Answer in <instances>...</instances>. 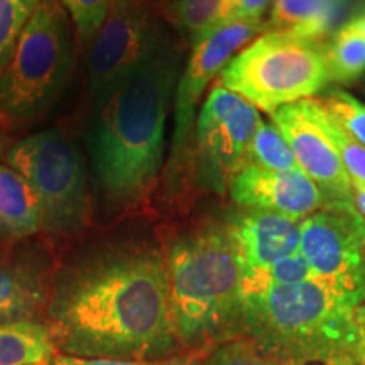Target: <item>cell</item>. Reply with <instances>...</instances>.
<instances>
[{"label":"cell","mask_w":365,"mask_h":365,"mask_svg":"<svg viewBox=\"0 0 365 365\" xmlns=\"http://www.w3.org/2000/svg\"><path fill=\"white\" fill-rule=\"evenodd\" d=\"M54 345L81 359L159 360L176 349L166 257L122 249L86 259L49 301Z\"/></svg>","instance_id":"1"},{"label":"cell","mask_w":365,"mask_h":365,"mask_svg":"<svg viewBox=\"0 0 365 365\" xmlns=\"http://www.w3.org/2000/svg\"><path fill=\"white\" fill-rule=\"evenodd\" d=\"M181 56L180 44L161 31L134 70L97 108L90 137L91 166L100 193L112 207H139L156 188Z\"/></svg>","instance_id":"2"},{"label":"cell","mask_w":365,"mask_h":365,"mask_svg":"<svg viewBox=\"0 0 365 365\" xmlns=\"http://www.w3.org/2000/svg\"><path fill=\"white\" fill-rule=\"evenodd\" d=\"M357 291L309 277L242 294L244 336L281 365H365Z\"/></svg>","instance_id":"3"},{"label":"cell","mask_w":365,"mask_h":365,"mask_svg":"<svg viewBox=\"0 0 365 365\" xmlns=\"http://www.w3.org/2000/svg\"><path fill=\"white\" fill-rule=\"evenodd\" d=\"M178 341L188 349L244 336L242 269L225 225L182 235L166 255Z\"/></svg>","instance_id":"4"},{"label":"cell","mask_w":365,"mask_h":365,"mask_svg":"<svg viewBox=\"0 0 365 365\" xmlns=\"http://www.w3.org/2000/svg\"><path fill=\"white\" fill-rule=\"evenodd\" d=\"M71 65L70 16L59 0H39L0 73V130L34 124L61 93Z\"/></svg>","instance_id":"5"},{"label":"cell","mask_w":365,"mask_h":365,"mask_svg":"<svg viewBox=\"0 0 365 365\" xmlns=\"http://www.w3.org/2000/svg\"><path fill=\"white\" fill-rule=\"evenodd\" d=\"M330 81L325 41L267 31L227 63L218 83L272 115L284 105L312 98Z\"/></svg>","instance_id":"6"},{"label":"cell","mask_w":365,"mask_h":365,"mask_svg":"<svg viewBox=\"0 0 365 365\" xmlns=\"http://www.w3.org/2000/svg\"><path fill=\"white\" fill-rule=\"evenodd\" d=\"M4 158L38 196L43 230L66 235L88 225L91 196L85 161L66 134L54 129L36 132L11 145Z\"/></svg>","instance_id":"7"},{"label":"cell","mask_w":365,"mask_h":365,"mask_svg":"<svg viewBox=\"0 0 365 365\" xmlns=\"http://www.w3.org/2000/svg\"><path fill=\"white\" fill-rule=\"evenodd\" d=\"M153 0H110L88 54V93L100 107L163 31Z\"/></svg>","instance_id":"8"},{"label":"cell","mask_w":365,"mask_h":365,"mask_svg":"<svg viewBox=\"0 0 365 365\" xmlns=\"http://www.w3.org/2000/svg\"><path fill=\"white\" fill-rule=\"evenodd\" d=\"M261 122L252 103L217 81L195 125V156L203 176L215 186L230 185L249 166L250 144Z\"/></svg>","instance_id":"9"},{"label":"cell","mask_w":365,"mask_h":365,"mask_svg":"<svg viewBox=\"0 0 365 365\" xmlns=\"http://www.w3.org/2000/svg\"><path fill=\"white\" fill-rule=\"evenodd\" d=\"M261 33H266V22L262 19L232 21L193 44L188 63L176 86L175 135L170 159L171 180H176L181 166L186 164V158H191V144H195L196 107L205 90L217 75L220 76L227 63Z\"/></svg>","instance_id":"10"},{"label":"cell","mask_w":365,"mask_h":365,"mask_svg":"<svg viewBox=\"0 0 365 365\" xmlns=\"http://www.w3.org/2000/svg\"><path fill=\"white\" fill-rule=\"evenodd\" d=\"M299 254L313 277L360 293L365 274V225L350 203L327 205L303 218Z\"/></svg>","instance_id":"11"},{"label":"cell","mask_w":365,"mask_h":365,"mask_svg":"<svg viewBox=\"0 0 365 365\" xmlns=\"http://www.w3.org/2000/svg\"><path fill=\"white\" fill-rule=\"evenodd\" d=\"M272 125L293 150L299 170L328 198V205H352V180L346 175L339 150L319 127L313 98L284 105L272 113Z\"/></svg>","instance_id":"12"},{"label":"cell","mask_w":365,"mask_h":365,"mask_svg":"<svg viewBox=\"0 0 365 365\" xmlns=\"http://www.w3.org/2000/svg\"><path fill=\"white\" fill-rule=\"evenodd\" d=\"M242 208L262 210L301 222L325 208L328 198L303 171H271L249 164L228 185Z\"/></svg>","instance_id":"13"},{"label":"cell","mask_w":365,"mask_h":365,"mask_svg":"<svg viewBox=\"0 0 365 365\" xmlns=\"http://www.w3.org/2000/svg\"><path fill=\"white\" fill-rule=\"evenodd\" d=\"M225 227L242 269V284L299 250V222L277 213L245 208Z\"/></svg>","instance_id":"14"},{"label":"cell","mask_w":365,"mask_h":365,"mask_svg":"<svg viewBox=\"0 0 365 365\" xmlns=\"http://www.w3.org/2000/svg\"><path fill=\"white\" fill-rule=\"evenodd\" d=\"M46 304L44 269L29 259H0V323L34 319Z\"/></svg>","instance_id":"15"},{"label":"cell","mask_w":365,"mask_h":365,"mask_svg":"<svg viewBox=\"0 0 365 365\" xmlns=\"http://www.w3.org/2000/svg\"><path fill=\"white\" fill-rule=\"evenodd\" d=\"M43 230V212L21 173L0 164V242H17Z\"/></svg>","instance_id":"16"},{"label":"cell","mask_w":365,"mask_h":365,"mask_svg":"<svg viewBox=\"0 0 365 365\" xmlns=\"http://www.w3.org/2000/svg\"><path fill=\"white\" fill-rule=\"evenodd\" d=\"M349 0H272L267 31L323 41Z\"/></svg>","instance_id":"17"},{"label":"cell","mask_w":365,"mask_h":365,"mask_svg":"<svg viewBox=\"0 0 365 365\" xmlns=\"http://www.w3.org/2000/svg\"><path fill=\"white\" fill-rule=\"evenodd\" d=\"M158 9L164 19L196 44L234 21L235 0H159Z\"/></svg>","instance_id":"18"},{"label":"cell","mask_w":365,"mask_h":365,"mask_svg":"<svg viewBox=\"0 0 365 365\" xmlns=\"http://www.w3.org/2000/svg\"><path fill=\"white\" fill-rule=\"evenodd\" d=\"M51 330L36 319L0 323V365L48 364L54 359Z\"/></svg>","instance_id":"19"},{"label":"cell","mask_w":365,"mask_h":365,"mask_svg":"<svg viewBox=\"0 0 365 365\" xmlns=\"http://www.w3.org/2000/svg\"><path fill=\"white\" fill-rule=\"evenodd\" d=\"M325 58L333 81L350 83L365 73V39L352 21L325 43Z\"/></svg>","instance_id":"20"},{"label":"cell","mask_w":365,"mask_h":365,"mask_svg":"<svg viewBox=\"0 0 365 365\" xmlns=\"http://www.w3.org/2000/svg\"><path fill=\"white\" fill-rule=\"evenodd\" d=\"M249 164L271 171H301L293 150L281 132L264 120L250 144Z\"/></svg>","instance_id":"21"},{"label":"cell","mask_w":365,"mask_h":365,"mask_svg":"<svg viewBox=\"0 0 365 365\" xmlns=\"http://www.w3.org/2000/svg\"><path fill=\"white\" fill-rule=\"evenodd\" d=\"M313 110L314 117H317L319 127L325 132L328 139L331 140L339 156L344 163L346 175L350 176L354 185H360L365 188V148L354 140L341 127L336 124L335 118L328 113L319 100L313 98Z\"/></svg>","instance_id":"22"},{"label":"cell","mask_w":365,"mask_h":365,"mask_svg":"<svg viewBox=\"0 0 365 365\" xmlns=\"http://www.w3.org/2000/svg\"><path fill=\"white\" fill-rule=\"evenodd\" d=\"M39 0H0V73Z\"/></svg>","instance_id":"23"},{"label":"cell","mask_w":365,"mask_h":365,"mask_svg":"<svg viewBox=\"0 0 365 365\" xmlns=\"http://www.w3.org/2000/svg\"><path fill=\"white\" fill-rule=\"evenodd\" d=\"M323 108L335 118L346 134L365 148V105L344 90H333L327 98L319 100Z\"/></svg>","instance_id":"24"},{"label":"cell","mask_w":365,"mask_h":365,"mask_svg":"<svg viewBox=\"0 0 365 365\" xmlns=\"http://www.w3.org/2000/svg\"><path fill=\"white\" fill-rule=\"evenodd\" d=\"M313 277V272L299 250L293 255L281 259V261L274 262L267 271L259 274L252 281L244 282L242 284V294L249 293V291L259 289V287L271 286V284H296V282H303Z\"/></svg>","instance_id":"25"},{"label":"cell","mask_w":365,"mask_h":365,"mask_svg":"<svg viewBox=\"0 0 365 365\" xmlns=\"http://www.w3.org/2000/svg\"><path fill=\"white\" fill-rule=\"evenodd\" d=\"M83 43H91L103 24L110 0H59Z\"/></svg>","instance_id":"26"},{"label":"cell","mask_w":365,"mask_h":365,"mask_svg":"<svg viewBox=\"0 0 365 365\" xmlns=\"http://www.w3.org/2000/svg\"><path fill=\"white\" fill-rule=\"evenodd\" d=\"M202 365H281L264 354L252 340L235 339L218 345Z\"/></svg>","instance_id":"27"},{"label":"cell","mask_w":365,"mask_h":365,"mask_svg":"<svg viewBox=\"0 0 365 365\" xmlns=\"http://www.w3.org/2000/svg\"><path fill=\"white\" fill-rule=\"evenodd\" d=\"M53 365H193L190 360H124V359H81L71 355H58Z\"/></svg>","instance_id":"28"},{"label":"cell","mask_w":365,"mask_h":365,"mask_svg":"<svg viewBox=\"0 0 365 365\" xmlns=\"http://www.w3.org/2000/svg\"><path fill=\"white\" fill-rule=\"evenodd\" d=\"M272 0H235L234 21L262 19V14Z\"/></svg>","instance_id":"29"},{"label":"cell","mask_w":365,"mask_h":365,"mask_svg":"<svg viewBox=\"0 0 365 365\" xmlns=\"http://www.w3.org/2000/svg\"><path fill=\"white\" fill-rule=\"evenodd\" d=\"M352 207L365 225V188L352 182Z\"/></svg>","instance_id":"30"},{"label":"cell","mask_w":365,"mask_h":365,"mask_svg":"<svg viewBox=\"0 0 365 365\" xmlns=\"http://www.w3.org/2000/svg\"><path fill=\"white\" fill-rule=\"evenodd\" d=\"M354 317H355V322H357L359 330H360V333H362L364 341H365V304L359 303L357 307H355Z\"/></svg>","instance_id":"31"},{"label":"cell","mask_w":365,"mask_h":365,"mask_svg":"<svg viewBox=\"0 0 365 365\" xmlns=\"http://www.w3.org/2000/svg\"><path fill=\"white\" fill-rule=\"evenodd\" d=\"M350 21L354 22L355 27H357V29H359V33L362 34V38L365 39V7L357 14V16L354 17V19H350Z\"/></svg>","instance_id":"32"},{"label":"cell","mask_w":365,"mask_h":365,"mask_svg":"<svg viewBox=\"0 0 365 365\" xmlns=\"http://www.w3.org/2000/svg\"><path fill=\"white\" fill-rule=\"evenodd\" d=\"M7 144H9V139H7V134H4L2 130H0V156H6L7 153Z\"/></svg>","instance_id":"33"},{"label":"cell","mask_w":365,"mask_h":365,"mask_svg":"<svg viewBox=\"0 0 365 365\" xmlns=\"http://www.w3.org/2000/svg\"><path fill=\"white\" fill-rule=\"evenodd\" d=\"M360 294H362V299H365V274L362 277V286H360Z\"/></svg>","instance_id":"34"},{"label":"cell","mask_w":365,"mask_h":365,"mask_svg":"<svg viewBox=\"0 0 365 365\" xmlns=\"http://www.w3.org/2000/svg\"><path fill=\"white\" fill-rule=\"evenodd\" d=\"M33 365H48V364H33Z\"/></svg>","instance_id":"35"},{"label":"cell","mask_w":365,"mask_h":365,"mask_svg":"<svg viewBox=\"0 0 365 365\" xmlns=\"http://www.w3.org/2000/svg\"><path fill=\"white\" fill-rule=\"evenodd\" d=\"M312 365H314V364H312Z\"/></svg>","instance_id":"36"}]
</instances>
